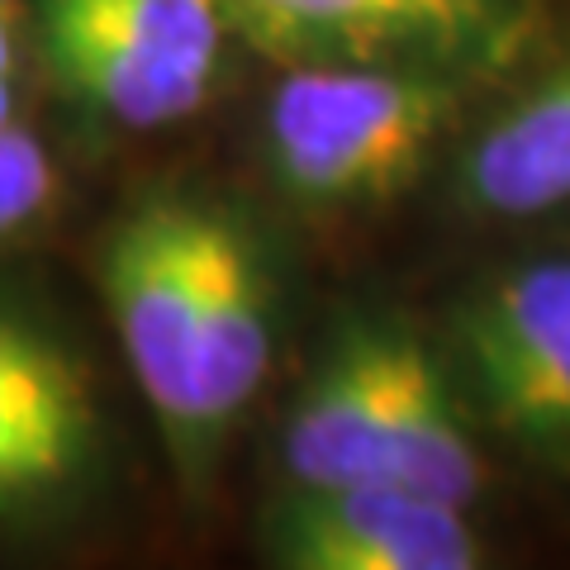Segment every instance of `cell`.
Listing matches in <instances>:
<instances>
[{"instance_id":"obj_11","label":"cell","mask_w":570,"mask_h":570,"mask_svg":"<svg viewBox=\"0 0 570 570\" xmlns=\"http://www.w3.org/2000/svg\"><path fill=\"white\" fill-rule=\"evenodd\" d=\"M24 33H33L29 0H0V129L24 124Z\"/></svg>"},{"instance_id":"obj_4","label":"cell","mask_w":570,"mask_h":570,"mask_svg":"<svg viewBox=\"0 0 570 570\" xmlns=\"http://www.w3.org/2000/svg\"><path fill=\"white\" fill-rule=\"evenodd\" d=\"M29 20L58 91L119 134L205 115L238 43L219 0H29Z\"/></svg>"},{"instance_id":"obj_2","label":"cell","mask_w":570,"mask_h":570,"mask_svg":"<svg viewBox=\"0 0 570 570\" xmlns=\"http://www.w3.org/2000/svg\"><path fill=\"white\" fill-rule=\"evenodd\" d=\"M285 485H404L471 509L485 490L475 409L442 362L385 309L343 314L281 419Z\"/></svg>"},{"instance_id":"obj_7","label":"cell","mask_w":570,"mask_h":570,"mask_svg":"<svg viewBox=\"0 0 570 570\" xmlns=\"http://www.w3.org/2000/svg\"><path fill=\"white\" fill-rule=\"evenodd\" d=\"M234 33L276 62L423 58L494 77L542 29L538 0H219Z\"/></svg>"},{"instance_id":"obj_1","label":"cell","mask_w":570,"mask_h":570,"mask_svg":"<svg viewBox=\"0 0 570 570\" xmlns=\"http://www.w3.org/2000/svg\"><path fill=\"white\" fill-rule=\"evenodd\" d=\"M124 362L186 504H205L281 347V281L247 214L200 190H148L96 253Z\"/></svg>"},{"instance_id":"obj_6","label":"cell","mask_w":570,"mask_h":570,"mask_svg":"<svg viewBox=\"0 0 570 570\" xmlns=\"http://www.w3.org/2000/svg\"><path fill=\"white\" fill-rule=\"evenodd\" d=\"M105 414L91 371L33 309L0 299V532H29L91 499Z\"/></svg>"},{"instance_id":"obj_5","label":"cell","mask_w":570,"mask_h":570,"mask_svg":"<svg viewBox=\"0 0 570 570\" xmlns=\"http://www.w3.org/2000/svg\"><path fill=\"white\" fill-rule=\"evenodd\" d=\"M452 356L475 419L570 475V257H519L475 281L452 314Z\"/></svg>"},{"instance_id":"obj_9","label":"cell","mask_w":570,"mask_h":570,"mask_svg":"<svg viewBox=\"0 0 570 570\" xmlns=\"http://www.w3.org/2000/svg\"><path fill=\"white\" fill-rule=\"evenodd\" d=\"M461 214L532 224L570 209V58L509 91L461 142L452 167Z\"/></svg>"},{"instance_id":"obj_8","label":"cell","mask_w":570,"mask_h":570,"mask_svg":"<svg viewBox=\"0 0 570 570\" xmlns=\"http://www.w3.org/2000/svg\"><path fill=\"white\" fill-rule=\"evenodd\" d=\"M285 570H475L490 561L471 509L404 485H285L262 513Z\"/></svg>"},{"instance_id":"obj_3","label":"cell","mask_w":570,"mask_h":570,"mask_svg":"<svg viewBox=\"0 0 570 570\" xmlns=\"http://www.w3.org/2000/svg\"><path fill=\"white\" fill-rule=\"evenodd\" d=\"M490 77L423 58L285 62L262 110V163L295 209H381L433 167Z\"/></svg>"},{"instance_id":"obj_10","label":"cell","mask_w":570,"mask_h":570,"mask_svg":"<svg viewBox=\"0 0 570 570\" xmlns=\"http://www.w3.org/2000/svg\"><path fill=\"white\" fill-rule=\"evenodd\" d=\"M62 171L29 124L0 129V243H14L52 219Z\"/></svg>"}]
</instances>
